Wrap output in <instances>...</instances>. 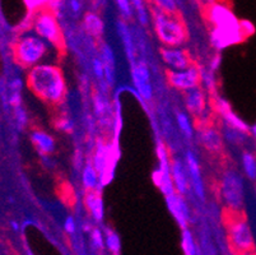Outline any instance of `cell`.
<instances>
[{
  "label": "cell",
  "mask_w": 256,
  "mask_h": 255,
  "mask_svg": "<svg viewBox=\"0 0 256 255\" xmlns=\"http://www.w3.org/2000/svg\"><path fill=\"white\" fill-rule=\"evenodd\" d=\"M27 84L32 92L50 105H59L66 95L62 70L54 65H36L30 70Z\"/></svg>",
  "instance_id": "1"
},
{
  "label": "cell",
  "mask_w": 256,
  "mask_h": 255,
  "mask_svg": "<svg viewBox=\"0 0 256 255\" xmlns=\"http://www.w3.org/2000/svg\"><path fill=\"white\" fill-rule=\"evenodd\" d=\"M209 18L216 26L213 31V42L218 48L234 44L244 37L240 22L228 7L223 4H213L209 9Z\"/></svg>",
  "instance_id": "2"
},
{
  "label": "cell",
  "mask_w": 256,
  "mask_h": 255,
  "mask_svg": "<svg viewBox=\"0 0 256 255\" xmlns=\"http://www.w3.org/2000/svg\"><path fill=\"white\" fill-rule=\"evenodd\" d=\"M153 27L158 39L167 48H178L186 40V28L178 13H166L153 7L150 9Z\"/></svg>",
  "instance_id": "3"
},
{
  "label": "cell",
  "mask_w": 256,
  "mask_h": 255,
  "mask_svg": "<svg viewBox=\"0 0 256 255\" xmlns=\"http://www.w3.org/2000/svg\"><path fill=\"white\" fill-rule=\"evenodd\" d=\"M13 51H14L16 62L20 67L34 68L48 53V45L45 40L41 37L28 35L17 40Z\"/></svg>",
  "instance_id": "4"
},
{
  "label": "cell",
  "mask_w": 256,
  "mask_h": 255,
  "mask_svg": "<svg viewBox=\"0 0 256 255\" xmlns=\"http://www.w3.org/2000/svg\"><path fill=\"white\" fill-rule=\"evenodd\" d=\"M220 191L230 210L234 213H240L245 202V184L236 170H228L223 174Z\"/></svg>",
  "instance_id": "5"
},
{
  "label": "cell",
  "mask_w": 256,
  "mask_h": 255,
  "mask_svg": "<svg viewBox=\"0 0 256 255\" xmlns=\"http://www.w3.org/2000/svg\"><path fill=\"white\" fill-rule=\"evenodd\" d=\"M230 241L234 251L241 255H254V236L248 221L240 213H234L228 224Z\"/></svg>",
  "instance_id": "6"
},
{
  "label": "cell",
  "mask_w": 256,
  "mask_h": 255,
  "mask_svg": "<svg viewBox=\"0 0 256 255\" xmlns=\"http://www.w3.org/2000/svg\"><path fill=\"white\" fill-rule=\"evenodd\" d=\"M34 27L37 36L50 42L55 48H62L64 45L62 30L58 22V17L48 9H41L37 12Z\"/></svg>",
  "instance_id": "7"
},
{
  "label": "cell",
  "mask_w": 256,
  "mask_h": 255,
  "mask_svg": "<svg viewBox=\"0 0 256 255\" xmlns=\"http://www.w3.org/2000/svg\"><path fill=\"white\" fill-rule=\"evenodd\" d=\"M168 83L178 90L188 91L199 87L200 72L196 67H190L185 70H170L167 73Z\"/></svg>",
  "instance_id": "8"
},
{
  "label": "cell",
  "mask_w": 256,
  "mask_h": 255,
  "mask_svg": "<svg viewBox=\"0 0 256 255\" xmlns=\"http://www.w3.org/2000/svg\"><path fill=\"white\" fill-rule=\"evenodd\" d=\"M132 82H134V86H136V91L140 95L142 98L146 100V101H150L153 97V90H152V83H150V74L148 67L146 65V63L139 62L132 64Z\"/></svg>",
  "instance_id": "9"
},
{
  "label": "cell",
  "mask_w": 256,
  "mask_h": 255,
  "mask_svg": "<svg viewBox=\"0 0 256 255\" xmlns=\"http://www.w3.org/2000/svg\"><path fill=\"white\" fill-rule=\"evenodd\" d=\"M160 55L171 70H185L192 67V59L188 54L180 48H164L160 50Z\"/></svg>",
  "instance_id": "10"
},
{
  "label": "cell",
  "mask_w": 256,
  "mask_h": 255,
  "mask_svg": "<svg viewBox=\"0 0 256 255\" xmlns=\"http://www.w3.org/2000/svg\"><path fill=\"white\" fill-rule=\"evenodd\" d=\"M186 170H188L190 185H192L194 193L196 194L198 198L204 199L206 191H204L203 179H202V174H200L199 162H198L196 156L192 151H188L186 153Z\"/></svg>",
  "instance_id": "11"
},
{
  "label": "cell",
  "mask_w": 256,
  "mask_h": 255,
  "mask_svg": "<svg viewBox=\"0 0 256 255\" xmlns=\"http://www.w3.org/2000/svg\"><path fill=\"white\" fill-rule=\"evenodd\" d=\"M171 177L174 190L178 191V194L184 195L188 193L190 182L186 177V167L178 158H174L171 161Z\"/></svg>",
  "instance_id": "12"
},
{
  "label": "cell",
  "mask_w": 256,
  "mask_h": 255,
  "mask_svg": "<svg viewBox=\"0 0 256 255\" xmlns=\"http://www.w3.org/2000/svg\"><path fill=\"white\" fill-rule=\"evenodd\" d=\"M166 199L171 213L178 219V223H181L182 228H186V223L190 221V212H188V207L185 200L181 198L180 194H174Z\"/></svg>",
  "instance_id": "13"
},
{
  "label": "cell",
  "mask_w": 256,
  "mask_h": 255,
  "mask_svg": "<svg viewBox=\"0 0 256 255\" xmlns=\"http://www.w3.org/2000/svg\"><path fill=\"white\" fill-rule=\"evenodd\" d=\"M185 104L186 107L194 115H199L206 109V97L202 88L195 87L185 91Z\"/></svg>",
  "instance_id": "14"
},
{
  "label": "cell",
  "mask_w": 256,
  "mask_h": 255,
  "mask_svg": "<svg viewBox=\"0 0 256 255\" xmlns=\"http://www.w3.org/2000/svg\"><path fill=\"white\" fill-rule=\"evenodd\" d=\"M31 140L34 146L38 149L42 154H51L55 152V140L50 134L45 133L44 130H34L31 133Z\"/></svg>",
  "instance_id": "15"
},
{
  "label": "cell",
  "mask_w": 256,
  "mask_h": 255,
  "mask_svg": "<svg viewBox=\"0 0 256 255\" xmlns=\"http://www.w3.org/2000/svg\"><path fill=\"white\" fill-rule=\"evenodd\" d=\"M116 28H118V34L120 36L121 42L124 45L125 53L126 56L130 59L132 64H134V58H136V48H134V41H132V36L130 34V30L125 21L118 20L116 22Z\"/></svg>",
  "instance_id": "16"
},
{
  "label": "cell",
  "mask_w": 256,
  "mask_h": 255,
  "mask_svg": "<svg viewBox=\"0 0 256 255\" xmlns=\"http://www.w3.org/2000/svg\"><path fill=\"white\" fill-rule=\"evenodd\" d=\"M200 143L208 151L220 152L222 149V135L214 128H206L200 132Z\"/></svg>",
  "instance_id": "17"
},
{
  "label": "cell",
  "mask_w": 256,
  "mask_h": 255,
  "mask_svg": "<svg viewBox=\"0 0 256 255\" xmlns=\"http://www.w3.org/2000/svg\"><path fill=\"white\" fill-rule=\"evenodd\" d=\"M101 58L102 64H104V78L110 84L115 82V55H114L112 49L108 45H102L101 48Z\"/></svg>",
  "instance_id": "18"
},
{
  "label": "cell",
  "mask_w": 256,
  "mask_h": 255,
  "mask_svg": "<svg viewBox=\"0 0 256 255\" xmlns=\"http://www.w3.org/2000/svg\"><path fill=\"white\" fill-rule=\"evenodd\" d=\"M86 205H87L93 218L96 221H102V218H104V202H102L101 195L97 193V190L88 191V194L86 195Z\"/></svg>",
  "instance_id": "19"
},
{
  "label": "cell",
  "mask_w": 256,
  "mask_h": 255,
  "mask_svg": "<svg viewBox=\"0 0 256 255\" xmlns=\"http://www.w3.org/2000/svg\"><path fill=\"white\" fill-rule=\"evenodd\" d=\"M84 28L88 35L94 39H100L104 35V25L102 22L101 17L96 13H87L84 17Z\"/></svg>",
  "instance_id": "20"
},
{
  "label": "cell",
  "mask_w": 256,
  "mask_h": 255,
  "mask_svg": "<svg viewBox=\"0 0 256 255\" xmlns=\"http://www.w3.org/2000/svg\"><path fill=\"white\" fill-rule=\"evenodd\" d=\"M132 7V12L136 16V20L143 27H146L150 22V11L146 8V0H130Z\"/></svg>",
  "instance_id": "21"
},
{
  "label": "cell",
  "mask_w": 256,
  "mask_h": 255,
  "mask_svg": "<svg viewBox=\"0 0 256 255\" xmlns=\"http://www.w3.org/2000/svg\"><path fill=\"white\" fill-rule=\"evenodd\" d=\"M242 171L248 180L256 181V157L251 152L245 151L241 156Z\"/></svg>",
  "instance_id": "22"
},
{
  "label": "cell",
  "mask_w": 256,
  "mask_h": 255,
  "mask_svg": "<svg viewBox=\"0 0 256 255\" xmlns=\"http://www.w3.org/2000/svg\"><path fill=\"white\" fill-rule=\"evenodd\" d=\"M83 185L87 189L88 191L97 190V186H98V172L94 168V166L88 163L87 166L83 170Z\"/></svg>",
  "instance_id": "23"
},
{
  "label": "cell",
  "mask_w": 256,
  "mask_h": 255,
  "mask_svg": "<svg viewBox=\"0 0 256 255\" xmlns=\"http://www.w3.org/2000/svg\"><path fill=\"white\" fill-rule=\"evenodd\" d=\"M224 137L226 139L232 142V143L241 144L245 142L246 133L241 132V130L238 129H234V128H232V126L230 125H224Z\"/></svg>",
  "instance_id": "24"
},
{
  "label": "cell",
  "mask_w": 256,
  "mask_h": 255,
  "mask_svg": "<svg viewBox=\"0 0 256 255\" xmlns=\"http://www.w3.org/2000/svg\"><path fill=\"white\" fill-rule=\"evenodd\" d=\"M107 163V151L106 147L100 142L97 146V153H96V161H94V168L97 170L100 175L104 174V166Z\"/></svg>",
  "instance_id": "25"
},
{
  "label": "cell",
  "mask_w": 256,
  "mask_h": 255,
  "mask_svg": "<svg viewBox=\"0 0 256 255\" xmlns=\"http://www.w3.org/2000/svg\"><path fill=\"white\" fill-rule=\"evenodd\" d=\"M176 119H178V128H180L181 133H182L186 138H192V124H190V120H188V115H186V114H184V112H178Z\"/></svg>",
  "instance_id": "26"
},
{
  "label": "cell",
  "mask_w": 256,
  "mask_h": 255,
  "mask_svg": "<svg viewBox=\"0 0 256 255\" xmlns=\"http://www.w3.org/2000/svg\"><path fill=\"white\" fill-rule=\"evenodd\" d=\"M182 247L185 250L186 255H196L194 238H192V232L188 228H184L182 231Z\"/></svg>",
  "instance_id": "27"
},
{
  "label": "cell",
  "mask_w": 256,
  "mask_h": 255,
  "mask_svg": "<svg viewBox=\"0 0 256 255\" xmlns=\"http://www.w3.org/2000/svg\"><path fill=\"white\" fill-rule=\"evenodd\" d=\"M156 8L166 13H178V4L176 0H152Z\"/></svg>",
  "instance_id": "28"
},
{
  "label": "cell",
  "mask_w": 256,
  "mask_h": 255,
  "mask_svg": "<svg viewBox=\"0 0 256 255\" xmlns=\"http://www.w3.org/2000/svg\"><path fill=\"white\" fill-rule=\"evenodd\" d=\"M115 3L122 18H125V20H130V18L134 16V12H132V3H130V0H115Z\"/></svg>",
  "instance_id": "29"
},
{
  "label": "cell",
  "mask_w": 256,
  "mask_h": 255,
  "mask_svg": "<svg viewBox=\"0 0 256 255\" xmlns=\"http://www.w3.org/2000/svg\"><path fill=\"white\" fill-rule=\"evenodd\" d=\"M106 245L107 247L112 252H118L120 250V241H118V236L112 231H107L106 236Z\"/></svg>",
  "instance_id": "30"
},
{
  "label": "cell",
  "mask_w": 256,
  "mask_h": 255,
  "mask_svg": "<svg viewBox=\"0 0 256 255\" xmlns=\"http://www.w3.org/2000/svg\"><path fill=\"white\" fill-rule=\"evenodd\" d=\"M56 128L60 130V132L72 133L74 129L73 121L68 118H62L56 121Z\"/></svg>",
  "instance_id": "31"
},
{
  "label": "cell",
  "mask_w": 256,
  "mask_h": 255,
  "mask_svg": "<svg viewBox=\"0 0 256 255\" xmlns=\"http://www.w3.org/2000/svg\"><path fill=\"white\" fill-rule=\"evenodd\" d=\"M16 118H17V123L20 128H23L27 123V112L22 109V107H16Z\"/></svg>",
  "instance_id": "32"
},
{
  "label": "cell",
  "mask_w": 256,
  "mask_h": 255,
  "mask_svg": "<svg viewBox=\"0 0 256 255\" xmlns=\"http://www.w3.org/2000/svg\"><path fill=\"white\" fill-rule=\"evenodd\" d=\"M93 72L97 76V78L102 79L104 77V64L100 59H94L93 60Z\"/></svg>",
  "instance_id": "33"
},
{
  "label": "cell",
  "mask_w": 256,
  "mask_h": 255,
  "mask_svg": "<svg viewBox=\"0 0 256 255\" xmlns=\"http://www.w3.org/2000/svg\"><path fill=\"white\" fill-rule=\"evenodd\" d=\"M66 4H68L69 9H70V12L74 16H78V14L80 13V11H82V3H80V0H68V3Z\"/></svg>",
  "instance_id": "34"
},
{
  "label": "cell",
  "mask_w": 256,
  "mask_h": 255,
  "mask_svg": "<svg viewBox=\"0 0 256 255\" xmlns=\"http://www.w3.org/2000/svg\"><path fill=\"white\" fill-rule=\"evenodd\" d=\"M240 28H241V32L244 36H248L254 32V26L252 23L248 22V21H241L240 22Z\"/></svg>",
  "instance_id": "35"
},
{
  "label": "cell",
  "mask_w": 256,
  "mask_h": 255,
  "mask_svg": "<svg viewBox=\"0 0 256 255\" xmlns=\"http://www.w3.org/2000/svg\"><path fill=\"white\" fill-rule=\"evenodd\" d=\"M92 241H93V244H94V246L102 249V246H104V238H102L101 231L100 230L92 231Z\"/></svg>",
  "instance_id": "36"
},
{
  "label": "cell",
  "mask_w": 256,
  "mask_h": 255,
  "mask_svg": "<svg viewBox=\"0 0 256 255\" xmlns=\"http://www.w3.org/2000/svg\"><path fill=\"white\" fill-rule=\"evenodd\" d=\"M24 2L31 9H38L48 3V0H24Z\"/></svg>",
  "instance_id": "37"
},
{
  "label": "cell",
  "mask_w": 256,
  "mask_h": 255,
  "mask_svg": "<svg viewBox=\"0 0 256 255\" xmlns=\"http://www.w3.org/2000/svg\"><path fill=\"white\" fill-rule=\"evenodd\" d=\"M94 107H96V112L98 115H102L104 112V110H106V104H104V100H102L100 96L94 98Z\"/></svg>",
  "instance_id": "38"
},
{
  "label": "cell",
  "mask_w": 256,
  "mask_h": 255,
  "mask_svg": "<svg viewBox=\"0 0 256 255\" xmlns=\"http://www.w3.org/2000/svg\"><path fill=\"white\" fill-rule=\"evenodd\" d=\"M64 227L65 231L68 233H74L76 232V222L72 217H68V218L65 219V223H64Z\"/></svg>",
  "instance_id": "39"
},
{
  "label": "cell",
  "mask_w": 256,
  "mask_h": 255,
  "mask_svg": "<svg viewBox=\"0 0 256 255\" xmlns=\"http://www.w3.org/2000/svg\"><path fill=\"white\" fill-rule=\"evenodd\" d=\"M220 58H216V59L213 60V64H212V69H217V67H218V64H220Z\"/></svg>",
  "instance_id": "40"
},
{
  "label": "cell",
  "mask_w": 256,
  "mask_h": 255,
  "mask_svg": "<svg viewBox=\"0 0 256 255\" xmlns=\"http://www.w3.org/2000/svg\"><path fill=\"white\" fill-rule=\"evenodd\" d=\"M10 224H12V227H13V230H14V231L20 230V224H18L16 221H12Z\"/></svg>",
  "instance_id": "41"
},
{
  "label": "cell",
  "mask_w": 256,
  "mask_h": 255,
  "mask_svg": "<svg viewBox=\"0 0 256 255\" xmlns=\"http://www.w3.org/2000/svg\"><path fill=\"white\" fill-rule=\"evenodd\" d=\"M250 132H251V134H252V137L255 138V139H256V124H255V125L251 126Z\"/></svg>",
  "instance_id": "42"
},
{
  "label": "cell",
  "mask_w": 256,
  "mask_h": 255,
  "mask_svg": "<svg viewBox=\"0 0 256 255\" xmlns=\"http://www.w3.org/2000/svg\"><path fill=\"white\" fill-rule=\"evenodd\" d=\"M255 193H256V190H255Z\"/></svg>",
  "instance_id": "43"
}]
</instances>
